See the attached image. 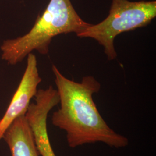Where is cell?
Here are the masks:
<instances>
[{"label":"cell","instance_id":"obj_1","mask_svg":"<svg viewBox=\"0 0 156 156\" xmlns=\"http://www.w3.org/2000/svg\"><path fill=\"white\" fill-rule=\"evenodd\" d=\"M52 71L60 107L53 113L51 123L66 133L68 146L76 148L101 142L111 147H126L128 138L108 125L95 104L93 96L100 90V83L92 76H84L81 82H74L55 65Z\"/></svg>","mask_w":156,"mask_h":156},{"label":"cell","instance_id":"obj_2","mask_svg":"<svg viewBox=\"0 0 156 156\" xmlns=\"http://www.w3.org/2000/svg\"><path fill=\"white\" fill-rule=\"evenodd\" d=\"M90 24L78 15L71 0H50L27 33L3 41L0 46L1 58L14 66L34 50L41 55H47L55 37L71 33L78 35Z\"/></svg>","mask_w":156,"mask_h":156},{"label":"cell","instance_id":"obj_3","mask_svg":"<svg viewBox=\"0 0 156 156\" xmlns=\"http://www.w3.org/2000/svg\"><path fill=\"white\" fill-rule=\"evenodd\" d=\"M156 17V1L112 0L108 16L76 35L97 41L103 46L108 60H113L117 57L114 41L117 35L146 26Z\"/></svg>","mask_w":156,"mask_h":156},{"label":"cell","instance_id":"obj_4","mask_svg":"<svg viewBox=\"0 0 156 156\" xmlns=\"http://www.w3.org/2000/svg\"><path fill=\"white\" fill-rule=\"evenodd\" d=\"M35 98V102L30 103L25 116L36 148L41 156H56L49 138L47 119L49 112L59 104L57 91L51 86L46 89L38 90Z\"/></svg>","mask_w":156,"mask_h":156},{"label":"cell","instance_id":"obj_5","mask_svg":"<svg viewBox=\"0 0 156 156\" xmlns=\"http://www.w3.org/2000/svg\"><path fill=\"white\" fill-rule=\"evenodd\" d=\"M27 57V66L21 81L4 116L0 120V140L16 118L26 115L30 101L35 97L42 81L36 56L31 53Z\"/></svg>","mask_w":156,"mask_h":156},{"label":"cell","instance_id":"obj_6","mask_svg":"<svg viewBox=\"0 0 156 156\" xmlns=\"http://www.w3.org/2000/svg\"><path fill=\"white\" fill-rule=\"evenodd\" d=\"M12 156H39L32 131L25 115L16 118L2 136Z\"/></svg>","mask_w":156,"mask_h":156}]
</instances>
